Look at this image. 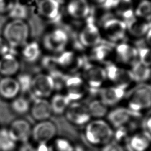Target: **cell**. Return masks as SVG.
<instances>
[{"instance_id": "6da1fadb", "label": "cell", "mask_w": 151, "mask_h": 151, "mask_svg": "<svg viewBox=\"0 0 151 151\" xmlns=\"http://www.w3.org/2000/svg\"><path fill=\"white\" fill-rule=\"evenodd\" d=\"M114 134L113 127L103 119H92L84 126L85 140L93 146L101 147L113 139Z\"/></svg>"}, {"instance_id": "7a4b0ae2", "label": "cell", "mask_w": 151, "mask_h": 151, "mask_svg": "<svg viewBox=\"0 0 151 151\" xmlns=\"http://www.w3.org/2000/svg\"><path fill=\"white\" fill-rule=\"evenodd\" d=\"M30 28L25 20L12 19L8 21L2 29V37L12 49L21 48L30 37Z\"/></svg>"}, {"instance_id": "3957f363", "label": "cell", "mask_w": 151, "mask_h": 151, "mask_svg": "<svg viewBox=\"0 0 151 151\" xmlns=\"http://www.w3.org/2000/svg\"><path fill=\"white\" fill-rule=\"evenodd\" d=\"M127 91L124 99L127 107L130 110L140 114L151 109V84H137Z\"/></svg>"}, {"instance_id": "277c9868", "label": "cell", "mask_w": 151, "mask_h": 151, "mask_svg": "<svg viewBox=\"0 0 151 151\" xmlns=\"http://www.w3.org/2000/svg\"><path fill=\"white\" fill-rule=\"evenodd\" d=\"M69 44V36L63 29L55 28L44 34L41 40V47L48 54L57 55L66 49Z\"/></svg>"}, {"instance_id": "5b68a950", "label": "cell", "mask_w": 151, "mask_h": 151, "mask_svg": "<svg viewBox=\"0 0 151 151\" xmlns=\"http://www.w3.org/2000/svg\"><path fill=\"white\" fill-rule=\"evenodd\" d=\"M99 28L102 39L111 44L116 45L123 41L127 35L126 22L117 17L104 20Z\"/></svg>"}, {"instance_id": "8992f818", "label": "cell", "mask_w": 151, "mask_h": 151, "mask_svg": "<svg viewBox=\"0 0 151 151\" xmlns=\"http://www.w3.org/2000/svg\"><path fill=\"white\" fill-rule=\"evenodd\" d=\"M80 76L89 90L94 91H98L107 81L104 66L90 61L86 62L80 72Z\"/></svg>"}, {"instance_id": "52a82bcc", "label": "cell", "mask_w": 151, "mask_h": 151, "mask_svg": "<svg viewBox=\"0 0 151 151\" xmlns=\"http://www.w3.org/2000/svg\"><path fill=\"white\" fill-rule=\"evenodd\" d=\"M56 58L59 68L67 75L78 74L86 62L84 57L74 50L66 49L56 55Z\"/></svg>"}, {"instance_id": "ba28073f", "label": "cell", "mask_w": 151, "mask_h": 151, "mask_svg": "<svg viewBox=\"0 0 151 151\" xmlns=\"http://www.w3.org/2000/svg\"><path fill=\"white\" fill-rule=\"evenodd\" d=\"M107 80L112 85L120 87L127 91L134 83L129 68L119 65L114 62L104 66Z\"/></svg>"}, {"instance_id": "9c48e42d", "label": "cell", "mask_w": 151, "mask_h": 151, "mask_svg": "<svg viewBox=\"0 0 151 151\" xmlns=\"http://www.w3.org/2000/svg\"><path fill=\"white\" fill-rule=\"evenodd\" d=\"M55 91L52 78L47 73H39L32 76L30 93L33 98L47 99Z\"/></svg>"}, {"instance_id": "30bf717a", "label": "cell", "mask_w": 151, "mask_h": 151, "mask_svg": "<svg viewBox=\"0 0 151 151\" xmlns=\"http://www.w3.org/2000/svg\"><path fill=\"white\" fill-rule=\"evenodd\" d=\"M65 94L71 101H81L89 88L80 74L67 75L64 86Z\"/></svg>"}, {"instance_id": "8fae6325", "label": "cell", "mask_w": 151, "mask_h": 151, "mask_svg": "<svg viewBox=\"0 0 151 151\" xmlns=\"http://www.w3.org/2000/svg\"><path fill=\"white\" fill-rule=\"evenodd\" d=\"M102 40L100 28L91 21H87L78 34L79 45L88 50L101 42Z\"/></svg>"}, {"instance_id": "7c38bea8", "label": "cell", "mask_w": 151, "mask_h": 151, "mask_svg": "<svg viewBox=\"0 0 151 151\" xmlns=\"http://www.w3.org/2000/svg\"><path fill=\"white\" fill-rule=\"evenodd\" d=\"M64 114L70 123L77 126H85L91 119L87 104L81 101H71Z\"/></svg>"}, {"instance_id": "4fadbf2b", "label": "cell", "mask_w": 151, "mask_h": 151, "mask_svg": "<svg viewBox=\"0 0 151 151\" xmlns=\"http://www.w3.org/2000/svg\"><path fill=\"white\" fill-rule=\"evenodd\" d=\"M138 61V48L122 41L114 46V62L129 68Z\"/></svg>"}, {"instance_id": "5bb4252c", "label": "cell", "mask_w": 151, "mask_h": 151, "mask_svg": "<svg viewBox=\"0 0 151 151\" xmlns=\"http://www.w3.org/2000/svg\"><path fill=\"white\" fill-rule=\"evenodd\" d=\"M57 127L55 123L50 119L37 122L32 126L31 138L37 143H49L55 137Z\"/></svg>"}, {"instance_id": "9a60e30c", "label": "cell", "mask_w": 151, "mask_h": 151, "mask_svg": "<svg viewBox=\"0 0 151 151\" xmlns=\"http://www.w3.org/2000/svg\"><path fill=\"white\" fill-rule=\"evenodd\" d=\"M89 61L103 66L114 62V46L108 42H100L88 49Z\"/></svg>"}, {"instance_id": "2e32d148", "label": "cell", "mask_w": 151, "mask_h": 151, "mask_svg": "<svg viewBox=\"0 0 151 151\" xmlns=\"http://www.w3.org/2000/svg\"><path fill=\"white\" fill-rule=\"evenodd\" d=\"M140 114L132 111L127 107H116L109 111L106 117L107 121L113 128L119 129L126 127L134 117Z\"/></svg>"}, {"instance_id": "e0dca14e", "label": "cell", "mask_w": 151, "mask_h": 151, "mask_svg": "<svg viewBox=\"0 0 151 151\" xmlns=\"http://www.w3.org/2000/svg\"><path fill=\"white\" fill-rule=\"evenodd\" d=\"M8 129L18 143L29 141L31 138L32 126L24 118L19 117L14 119Z\"/></svg>"}, {"instance_id": "ac0fdd59", "label": "cell", "mask_w": 151, "mask_h": 151, "mask_svg": "<svg viewBox=\"0 0 151 151\" xmlns=\"http://www.w3.org/2000/svg\"><path fill=\"white\" fill-rule=\"evenodd\" d=\"M99 98L109 107L117 106L124 99L127 91L114 85L103 86L98 91Z\"/></svg>"}, {"instance_id": "d6986e66", "label": "cell", "mask_w": 151, "mask_h": 151, "mask_svg": "<svg viewBox=\"0 0 151 151\" xmlns=\"http://www.w3.org/2000/svg\"><path fill=\"white\" fill-rule=\"evenodd\" d=\"M65 10L70 18L75 21L87 19L91 12L88 0H68Z\"/></svg>"}, {"instance_id": "ffe728a7", "label": "cell", "mask_w": 151, "mask_h": 151, "mask_svg": "<svg viewBox=\"0 0 151 151\" xmlns=\"http://www.w3.org/2000/svg\"><path fill=\"white\" fill-rule=\"evenodd\" d=\"M29 113L33 119L37 122L50 119L52 114L50 101L44 98L32 99Z\"/></svg>"}, {"instance_id": "44dd1931", "label": "cell", "mask_w": 151, "mask_h": 151, "mask_svg": "<svg viewBox=\"0 0 151 151\" xmlns=\"http://www.w3.org/2000/svg\"><path fill=\"white\" fill-rule=\"evenodd\" d=\"M128 151H150L151 137L144 130L130 134L126 139Z\"/></svg>"}, {"instance_id": "7402d4cb", "label": "cell", "mask_w": 151, "mask_h": 151, "mask_svg": "<svg viewBox=\"0 0 151 151\" xmlns=\"http://www.w3.org/2000/svg\"><path fill=\"white\" fill-rule=\"evenodd\" d=\"M60 5L57 0H40L37 10L38 14L46 20L56 21L60 18Z\"/></svg>"}, {"instance_id": "603a6c76", "label": "cell", "mask_w": 151, "mask_h": 151, "mask_svg": "<svg viewBox=\"0 0 151 151\" xmlns=\"http://www.w3.org/2000/svg\"><path fill=\"white\" fill-rule=\"evenodd\" d=\"M20 68L19 60L12 51L0 57V75L2 77H14Z\"/></svg>"}, {"instance_id": "cb8c5ba5", "label": "cell", "mask_w": 151, "mask_h": 151, "mask_svg": "<svg viewBox=\"0 0 151 151\" xmlns=\"http://www.w3.org/2000/svg\"><path fill=\"white\" fill-rule=\"evenodd\" d=\"M19 86L16 78L2 77L0 78V97L1 99L11 101L19 96Z\"/></svg>"}, {"instance_id": "d4e9b609", "label": "cell", "mask_w": 151, "mask_h": 151, "mask_svg": "<svg viewBox=\"0 0 151 151\" xmlns=\"http://www.w3.org/2000/svg\"><path fill=\"white\" fill-rule=\"evenodd\" d=\"M126 22L127 35L134 39L144 38L150 27V23L136 17H133Z\"/></svg>"}, {"instance_id": "484cf974", "label": "cell", "mask_w": 151, "mask_h": 151, "mask_svg": "<svg viewBox=\"0 0 151 151\" xmlns=\"http://www.w3.org/2000/svg\"><path fill=\"white\" fill-rule=\"evenodd\" d=\"M41 45L37 41H28L21 47L22 58L27 63L33 64L41 58Z\"/></svg>"}, {"instance_id": "4316f807", "label": "cell", "mask_w": 151, "mask_h": 151, "mask_svg": "<svg viewBox=\"0 0 151 151\" xmlns=\"http://www.w3.org/2000/svg\"><path fill=\"white\" fill-rule=\"evenodd\" d=\"M111 8L117 17L125 22L134 17L132 0H114Z\"/></svg>"}, {"instance_id": "83f0119b", "label": "cell", "mask_w": 151, "mask_h": 151, "mask_svg": "<svg viewBox=\"0 0 151 151\" xmlns=\"http://www.w3.org/2000/svg\"><path fill=\"white\" fill-rule=\"evenodd\" d=\"M52 114H64L71 101L64 93L57 92L51 96L49 100Z\"/></svg>"}, {"instance_id": "f1b7e54d", "label": "cell", "mask_w": 151, "mask_h": 151, "mask_svg": "<svg viewBox=\"0 0 151 151\" xmlns=\"http://www.w3.org/2000/svg\"><path fill=\"white\" fill-rule=\"evenodd\" d=\"M133 80L137 84L147 83L151 78V68L137 61L129 67Z\"/></svg>"}, {"instance_id": "f546056e", "label": "cell", "mask_w": 151, "mask_h": 151, "mask_svg": "<svg viewBox=\"0 0 151 151\" xmlns=\"http://www.w3.org/2000/svg\"><path fill=\"white\" fill-rule=\"evenodd\" d=\"M91 119H100L106 117L109 107L106 106L99 97L90 101L87 104Z\"/></svg>"}, {"instance_id": "4dcf8cb0", "label": "cell", "mask_w": 151, "mask_h": 151, "mask_svg": "<svg viewBox=\"0 0 151 151\" xmlns=\"http://www.w3.org/2000/svg\"><path fill=\"white\" fill-rule=\"evenodd\" d=\"M18 143L8 127L0 128V151H14Z\"/></svg>"}, {"instance_id": "1f68e13d", "label": "cell", "mask_w": 151, "mask_h": 151, "mask_svg": "<svg viewBox=\"0 0 151 151\" xmlns=\"http://www.w3.org/2000/svg\"><path fill=\"white\" fill-rule=\"evenodd\" d=\"M10 101V108L14 113L24 115L29 112L31 102L25 97L18 96Z\"/></svg>"}, {"instance_id": "d6a6232c", "label": "cell", "mask_w": 151, "mask_h": 151, "mask_svg": "<svg viewBox=\"0 0 151 151\" xmlns=\"http://www.w3.org/2000/svg\"><path fill=\"white\" fill-rule=\"evenodd\" d=\"M134 17L147 22H151V0L139 1L134 9Z\"/></svg>"}, {"instance_id": "836d02e7", "label": "cell", "mask_w": 151, "mask_h": 151, "mask_svg": "<svg viewBox=\"0 0 151 151\" xmlns=\"http://www.w3.org/2000/svg\"><path fill=\"white\" fill-rule=\"evenodd\" d=\"M50 144L52 151H75L74 144L67 138L64 137H55Z\"/></svg>"}, {"instance_id": "e575fe53", "label": "cell", "mask_w": 151, "mask_h": 151, "mask_svg": "<svg viewBox=\"0 0 151 151\" xmlns=\"http://www.w3.org/2000/svg\"><path fill=\"white\" fill-rule=\"evenodd\" d=\"M8 14L12 19L25 20L28 17L29 11L27 5L20 2L16 1Z\"/></svg>"}, {"instance_id": "d590c367", "label": "cell", "mask_w": 151, "mask_h": 151, "mask_svg": "<svg viewBox=\"0 0 151 151\" xmlns=\"http://www.w3.org/2000/svg\"><path fill=\"white\" fill-rule=\"evenodd\" d=\"M20 89V93L22 92L24 93L30 92L32 76L28 73H23L18 75L16 78Z\"/></svg>"}, {"instance_id": "8d00e7d4", "label": "cell", "mask_w": 151, "mask_h": 151, "mask_svg": "<svg viewBox=\"0 0 151 151\" xmlns=\"http://www.w3.org/2000/svg\"><path fill=\"white\" fill-rule=\"evenodd\" d=\"M138 61L151 68V47L146 45L138 48Z\"/></svg>"}, {"instance_id": "74e56055", "label": "cell", "mask_w": 151, "mask_h": 151, "mask_svg": "<svg viewBox=\"0 0 151 151\" xmlns=\"http://www.w3.org/2000/svg\"><path fill=\"white\" fill-rule=\"evenodd\" d=\"M100 151H125L123 145L113 139L100 147Z\"/></svg>"}, {"instance_id": "f35d334b", "label": "cell", "mask_w": 151, "mask_h": 151, "mask_svg": "<svg viewBox=\"0 0 151 151\" xmlns=\"http://www.w3.org/2000/svg\"><path fill=\"white\" fill-rule=\"evenodd\" d=\"M15 2L16 0H0V14L8 13Z\"/></svg>"}, {"instance_id": "ab89813d", "label": "cell", "mask_w": 151, "mask_h": 151, "mask_svg": "<svg viewBox=\"0 0 151 151\" xmlns=\"http://www.w3.org/2000/svg\"><path fill=\"white\" fill-rule=\"evenodd\" d=\"M11 51H12V48L9 47L4 38L0 37V57Z\"/></svg>"}, {"instance_id": "60d3db41", "label": "cell", "mask_w": 151, "mask_h": 151, "mask_svg": "<svg viewBox=\"0 0 151 151\" xmlns=\"http://www.w3.org/2000/svg\"><path fill=\"white\" fill-rule=\"evenodd\" d=\"M18 151H35V146L29 141L20 143Z\"/></svg>"}, {"instance_id": "b9f144b4", "label": "cell", "mask_w": 151, "mask_h": 151, "mask_svg": "<svg viewBox=\"0 0 151 151\" xmlns=\"http://www.w3.org/2000/svg\"><path fill=\"white\" fill-rule=\"evenodd\" d=\"M143 130L151 137V114L147 116L143 122Z\"/></svg>"}, {"instance_id": "7bdbcfd3", "label": "cell", "mask_w": 151, "mask_h": 151, "mask_svg": "<svg viewBox=\"0 0 151 151\" xmlns=\"http://www.w3.org/2000/svg\"><path fill=\"white\" fill-rule=\"evenodd\" d=\"M35 151H52L50 144L49 143H37L35 146Z\"/></svg>"}, {"instance_id": "ee69618b", "label": "cell", "mask_w": 151, "mask_h": 151, "mask_svg": "<svg viewBox=\"0 0 151 151\" xmlns=\"http://www.w3.org/2000/svg\"><path fill=\"white\" fill-rule=\"evenodd\" d=\"M144 38L145 40L146 45L151 47V25H150V27L145 35Z\"/></svg>"}, {"instance_id": "f6af8a7d", "label": "cell", "mask_w": 151, "mask_h": 151, "mask_svg": "<svg viewBox=\"0 0 151 151\" xmlns=\"http://www.w3.org/2000/svg\"><path fill=\"white\" fill-rule=\"evenodd\" d=\"M108 0H88V1L90 2H94V4H96L97 5H104L106 2Z\"/></svg>"}, {"instance_id": "bcb514c9", "label": "cell", "mask_w": 151, "mask_h": 151, "mask_svg": "<svg viewBox=\"0 0 151 151\" xmlns=\"http://www.w3.org/2000/svg\"><path fill=\"white\" fill-rule=\"evenodd\" d=\"M75 151H81V150H77L76 148V150Z\"/></svg>"}, {"instance_id": "7dc6e473", "label": "cell", "mask_w": 151, "mask_h": 151, "mask_svg": "<svg viewBox=\"0 0 151 151\" xmlns=\"http://www.w3.org/2000/svg\"><path fill=\"white\" fill-rule=\"evenodd\" d=\"M138 1H142V0H138Z\"/></svg>"}, {"instance_id": "c3c4849f", "label": "cell", "mask_w": 151, "mask_h": 151, "mask_svg": "<svg viewBox=\"0 0 151 151\" xmlns=\"http://www.w3.org/2000/svg\"></svg>"}]
</instances>
